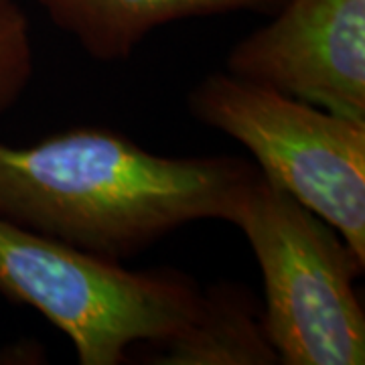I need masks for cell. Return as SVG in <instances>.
<instances>
[{
  "mask_svg": "<svg viewBox=\"0 0 365 365\" xmlns=\"http://www.w3.org/2000/svg\"><path fill=\"white\" fill-rule=\"evenodd\" d=\"M270 16L225 71L365 122V0H287Z\"/></svg>",
  "mask_w": 365,
  "mask_h": 365,
  "instance_id": "obj_5",
  "label": "cell"
},
{
  "mask_svg": "<svg viewBox=\"0 0 365 365\" xmlns=\"http://www.w3.org/2000/svg\"><path fill=\"white\" fill-rule=\"evenodd\" d=\"M57 29L100 61H120L157 29L232 13L274 14L287 0H35Z\"/></svg>",
  "mask_w": 365,
  "mask_h": 365,
  "instance_id": "obj_6",
  "label": "cell"
},
{
  "mask_svg": "<svg viewBox=\"0 0 365 365\" xmlns=\"http://www.w3.org/2000/svg\"><path fill=\"white\" fill-rule=\"evenodd\" d=\"M35 71L31 26L19 0H0V114L23 96Z\"/></svg>",
  "mask_w": 365,
  "mask_h": 365,
  "instance_id": "obj_8",
  "label": "cell"
},
{
  "mask_svg": "<svg viewBox=\"0 0 365 365\" xmlns=\"http://www.w3.org/2000/svg\"><path fill=\"white\" fill-rule=\"evenodd\" d=\"M258 175L240 157H160L98 126L0 140V217L124 262L201 220L230 222Z\"/></svg>",
  "mask_w": 365,
  "mask_h": 365,
  "instance_id": "obj_1",
  "label": "cell"
},
{
  "mask_svg": "<svg viewBox=\"0 0 365 365\" xmlns=\"http://www.w3.org/2000/svg\"><path fill=\"white\" fill-rule=\"evenodd\" d=\"M230 223L246 235L264 280L262 321L282 365H361L365 262L325 220L260 170Z\"/></svg>",
  "mask_w": 365,
  "mask_h": 365,
  "instance_id": "obj_3",
  "label": "cell"
},
{
  "mask_svg": "<svg viewBox=\"0 0 365 365\" xmlns=\"http://www.w3.org/2000/svg\"><path fill=\"white\" fill-rule=\"evenodd\" d=\"M158 365H274L278 355L266 335L262 311L248 290L217 284L203 290L195 319L158 345Z\"/></svg>",
  "mask_w": 365,
  "mask_h": 365,
  "instance_id": "obj_7",
  "label": "cell"
},
{
  "mask_svg": "<svg viewBox=\"0 0 365 365\" xmlns=\"http://www.w3.org/2000/svg\"><path fill=\"white\" fill-rule=\"evenodd\" d=\"M0 294L41 313L81 365H120L136 343L160 345L199 313L203 290L177 270H128L0 217Z\"/></svg>",
  "mask_w": 365,
  "mask_h": 365,
  "instance_id": "obj_2",
  "label": "cell"
},
{
  "mask_svg": "<svg viewBox=\"0 0 365 365\" xmlns=\"http://www.w3.org/2000/svg\"><path fill=\"white\" fill-rule=\"evenodd\" d=\"M191 116L242 144L262 175L335 227L365 262V122L232 73L191 90Z\"/></svg>",
  "mask_w": 365,
  "mask_h": 365,
  "instance_id": "obj_4",
  "label": "cell"
}]
</instances>
